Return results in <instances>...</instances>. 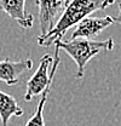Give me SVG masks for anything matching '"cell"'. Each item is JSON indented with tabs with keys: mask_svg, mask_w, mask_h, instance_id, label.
Listing matches in <instances>:
<instances>
[{
	"mask_svg": "<svg viewBox=\"0 0 121 126\" xmlns=\"http://www.w3.org/2000/svg\"><path fill=\"white\" fill-rule=\"evenodd\" d=\"M116 0H69L55 27L48 33L38 36V44L40 46L48 47L57 40H62L64 34L80 21L96 11L106 10Z\"/></svg>",
	"mask_w": 121,
	"mask_h": 126,
	"instance_id": "cell-1",
	"label": "cell"
},
{
	"mask_svg": "<svg viewBox=\"0 0 121 126\" xmlns=\"http://www.w3.org/2000/svg\"><path fill=\"white\" fill-rule=\"evenodd\" d=\"M56 46L63 50L76 64V74L77 79H81L85 74L86 64L98 55L101 51H111L114 48V40L111 38L106 40H89V39H70L68 41L57 40Z\"/></svg>",
	"mask_w": 121,
	"mask_h": 126,
	"instance_id": "cell-2",
	"label": "cell"
},
{
	"mask_svg": "<svg viewBox=\"0 0 121 126\" xmlns=\"http://www.w3.org/2000/svg\"><path fill=\"white\" fill-rule=\"evenodd\" d=\"M60 50L58 48V46H56L53 57L48 53L41 57L39 68L35 70V73L31 75V78L27 82V91L24 94L26 102H30L33 97L43 94L50 85H52L58 64L60 62Z\"/></svg>",
	"mask_w": 121,
	"mask_h": 126,
	"instance_id": "cell-3",
	"label": "cell"
},
{
	"mask_svg": "<svg viewBox=\"0 0 121 126\" xmlns=\"http://www.w3.org/2000/svg\"><path fill=\"white\" fill-rule=\"evenodd\" d=\"M69 0H35L39 10V24L41 35L51 31L63 14Z\"/></svg>",
	"mask_w": 121,
	"mask_h": 126,
	"instance_id": "cell-4",
	"label": "cell"
},
{
	"mask_svg": "<svg viewBox=\"0 0 121 126\" xmlns=\"http://www.w3.org/2000/svg\"><path fill=\"white\" fill-rule=\"evenodd\" d=\"M114 23L111 16L106 17H86L75 26L70 39H89L99 35L102 32Z\"/></svg>",
	"mask_w": 121,
	"mask_h": 126,
	"instance_id": "cell-5",
	"label": "cell"
},
{
	"mask_svg": "<svg viewBox=\"0 0 121 126\" xmlns=\"http://www.w3.org/2000/svg\"><path fill=\"white\" fill-rule=\"evenodd\" d=\"M33 68V61L24 58L21 61H10L9 58L0 61V81L9 86H15L19 82V78Z\"/></svg>",
	"mask_w": 121,
	"mask_h": 126,
	"instance_id": "cell-6",
	"label": "cell"
},
{
	"mask_svg": "<svg viewBox=\"0 0 121 126\" xmlns=\"http://www.w3.org/2000/svg\"><path fill=\"white\" fill-rule=\"evenodd\" d=\"M26 1L27 0H0V11L5 12L21 28L29 29L34 24V17L27 12Z\"/></svg>",
	"mask_w": 121,
	"mask_h": 126,
	"instance_id": "cell-7",
	"label": "cell"
},
{
	"mask_svg": "<svg viewBox=\"0 0 121 126\" xmlns=\"http://www.w3.org/2000/svg\"><path fill=\"white\" fill-rule=\"evenodd\" d=\"M23 115V109L19 107L14 96L0 91V121L1 126H9L12 116Z\"/></svg>",
	"mask_w": 121,
	"mask_h": 126,
	"instance_id": "cell-8",
	"label": "cell"
},
{
	"mask_svg": "<svg viewBox=\"0 0 121 126\" xmlns=\"http://www.w3.org/2000/svg\"><path fill=\"white\" fill-rule=\"evenodd\" d=\"M51 86L50 85L45 91L43 92V96L38 103V107L34 111V114L30 116V119L26 123V126H45V120H44V108H45V103L47 101V97L51 91Z\"/></svg>",
	"mask_w": 121,
	"mask_h": 126,
	"instance_id": "cell-9",
	"label": "cell"
},
{
	"mask_svg": "<svg viewBox=\"0 0 121 126\" xmlns=\"http://www.w3.org/2000/svg\"><path fill=\"white\" fill-rule=\"evenodd\" d=\"M114 18V23H118L121 26V1L119 2V14L116 17H113Z\"/></svg>",
	"mask_w": 121,
	"mask_h": 126,
	"instance_id": "cell-10",
	"label": "cell"
}]
</instances>
